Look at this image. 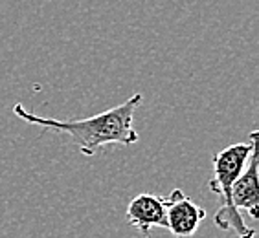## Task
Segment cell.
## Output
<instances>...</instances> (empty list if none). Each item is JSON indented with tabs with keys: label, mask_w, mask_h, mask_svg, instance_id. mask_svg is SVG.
<instances>
[{
	"label": "cell",
	"mask_w": 259,
	"mask_h": 238,
	"mask_svg": "<svg viewBox=\"0 0 259 238\" xmlns=\"http://www.w3.org/2000/svg\"><path fill=\"white\" fill-rule=\"evenodd\" d=\"M257 130L250 132L248 143L230 145L221 152H217L211 159L213 163V176L209 180V191L219 196V209L213 216L215 225L223 231H234L237 238H254L255 229L244 223L243 216L232 204V184L239 178L244 170L252 150L257 147Z\"/></svg>",
	"instance_id": "obj_2"
},
{
	"label": "cell",
	"mask_w": 259,
	"mask_h": 238,
	"mask_svg": "<svg viewBox=\"0 0 259 238\" xmlns=\"http://www.w3.org/2000/svg\"><path fill=\"white\" fill-rule=\"evenodd\" d=\"M257 147L252 150L248 165L239 174V178L232 184V204L237 211H246L254 220H257L259 209V185H257Z\"/></svg>",
	"instance_id": "obj_5"
},
{
	"label": "cell",
	"mask_w": 259,
	"mask_h": 238,
	"mask_svg": "<svg viewBox=\"0 0 259 238\" xmlns=\"http://www.w3.org/2000/svg\"><path fill=\"white\" fill-rule=\"evenodd\" d=\"M144 101V95L135 94L133 97L118 104L114 108H109L96 114L92 117L75 119V121H59V119L40 117L30 110H26L20 103L13 106V114L20 117L28 125H37L42 129L57 130L70 136V139L79 147L83 156H94L96 152L107 145H135L140 139L135 130V110Z\"/></svg>",
	"instance_id": "obj_1"
},
{
	"label": "cell",
	"mask_w": 259,
	"mask_h": 238,
	"mask_svg": "<svg viewBox=\"0 0 259 238\" xmlns=\"http://www.w3.org/2000/svg\"><path fill=\"white\" fill-rule=\"evenodd\" d=\"M127 222L138 229L142 236L149 238L151 229L165 227V202L156 194L140 193L129 202Z\"/></svg>",
	"instance_id": "obj_4"
},
{
	"label": "cell",
	"mask_w": 259,
	"mask_h": 238,
	"mask_svg": "<svg viewBox=\"0 0 259 238\" xmlns=\"http://www.w3.org/2000/svg\"><path fill=\"white\" fill-rule=\"evenodd\" d=\"M165 202V229H169L175 238H191L202 220L206 211L190 200L180 189H175L169 196H164Z\"/></svg>",
	"instance_id": "obj_3"
}]
</instances>
